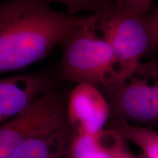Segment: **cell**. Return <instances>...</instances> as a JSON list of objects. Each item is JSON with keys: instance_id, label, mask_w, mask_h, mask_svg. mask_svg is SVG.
Wrapping results in <instances>:
<instances>
[{"instance_id": "277c9868", "label": "cell", "mask_w": 158, "mask_h": 158, "mask_svg": "<svg viewBox=\"0 0 158 158\" xmlns=\"http://www.w3.org/2000/svg\"><path fill=\"white\" fill-rule=\"evenodd\" d=\"M101 87L113 119L138 126L158 124V58L140 62L122 82Z\"/></svg>"}, {"instance_id": "6da1fadb", "label": "cell", "mask_w": 158, "mask_h": 158, "mask_svg": "<svg viewBox=\"0 0 158 158\" xmlns=\"http://www.w3.org/2000/svg\"><path fill=\"white\" fill-rule=\"evenodd\" d=\"M87 15L58 11L41 0L0 2V74L43 60Z\"/></svg>"}, {"instance_id": "7c38bea8", "label": "cell", "mask_w": 158, "mask_h": 158, "mask_svg": "<svg viewBox=\"0 0 158 158\" xmlns=\"http://www.w3.org/2000/svg\"><path fill=\"white\" fill-rule=\"evenodd\" d=\"M153 0H116L120 10L138 15H147L152 12Z\"/></svg>"}, {"instance_id": "8992f818", "label": "cell", "mask_w": 158, "mask_h": 158, "mask_svg": "<svg viewBox=\"0 0 158 158\" xmlns=\"http://www.w3.org/2000/svg\"><path fill=\"white\" fill-rule=\"evenodd\" d=\"M67 116L76 133L97 135L103 130L110 119L111 110L98 86L80 83L68 94Z\"/></svg>"}, {"instance_id": "52a82bcc", "label": "cell", "mask_w": 158, "mask_h": 158, "mask_svg": "<svg viewBox=\"0 0 158 158\" xmlns=\"http://www.w3.org/2000/svg\"><path fill=\"white\" fill-rule=\"evenodd\" d=\"M56 81L54 74L45 70L0 78V125L56 88Z\"/></svg>"}, {"instance_id": "ba28073f", "label": "cell", "mask_w": 158, "mask_h": 158, "mask_svg": "<svg viewBox=\"0 0 158 158\" xmlns=\"http://www.w3.org/2000/svg\"><path fill=\"white\" fill-rule=\"evenodd\" d=\"M76 134L68 123L51 133L29 139L11 158H73V143Z\"/></svg>"}, {"instance_id": "3957f363", "label": "cell", "mask_w": 158, "mask_h": 158, "mask_svg": "<svg viewBox=\"0 0 158 158\" xmlns=\"http://www.w3.org/2000/svg\"><path fill=\"white\" fill-rule=\"evenodd\" d=\"M151 13L147 15L126 13L118 9L115 4L94 13L99 32L115 56L117 64L115 84L124 81L144 56L157 48L150 20Z\"/></svg>"}, {"instance_id": "9a60e30c", "label": "cell", "mask_w": 158, "mask_h": 158, "mask_svg": "<svg viewBox=\"0 0 158 158\" xmlns=\"http://www.w3.org/2000/svg\"><path fill=\"white\" fill-rule=\"evenodd\" d=\"M118 155H119V154H118L117 155H116V158H118Z\"/></svg>"}, {"instance_id": "7a4b0ae2", "label": "cell", "mask_w": 158, "mask_h": 158, "mask_svg": "<svg viewBox=\"0 0 158 158\" xmlns=\"http://www.w3.org/2000/svg\"><path fill=\"white\" fill-rule=\"evenodd\" d=\"M58 79L78 84L106 86L115 84L117 64L111 47L97 27L95 14L73 29L59 44Z\"/></svg>"}, {"instance_id": "8fae6325", "label": "cell", "mask_w": 158, "mask_h": 158, "mask_svg": "<svg viewBox=\"0 0 158 158\" xmlns=\"http://www.w3.org/2000/svg\"><path fill=\"white\" fill-rule=\"evenodd\" d=\"M51 5L59 3L64 5L67 13L72 15H80L82 13L89 15L100 13L116 4V0H41Z\"/></svg>"}, {"instance_id": "30bf717a", "label": "cell", "mask_w": 158, "mask_h": 158, "mask_svg": "<svg viewBox=\"0 0 158 158\" xmlns=\"http://www.w3.org/2000/svg\"><path fill=\"white\" fill-rule=\"evenodd\" d=\"M100 133H76L73 143V158H116L117 152H108L100 145Z\"/></svg>"}, {"instance_id": "9c48e42d", "label": "cell", "mask_w": 158, "mask_h": 158, "mask_svg": "<svg viewBox=\"0 0 158 158\" xmlns=\"http://www.w3.org/2000/svg\"><path fill=\"white\" fill-rule=\"evenodd\" d=\"M112 128L143 149L147 158H158V132L121 120H112Z\"/></svg>"}, {"instance_id": "5b68a950", "label": "cell", "mask_w": 158, "mask_h": 158, "mask_svg": "<svg viewBox=\"0 0 158 158\" xmlns=\"http://www.w3.org/2000/svg\"><path fill=\"white\" fill-rule=\"evenodd\" d=\"M68 94L53 89L23 111L0 125V158H11L30 138L45 135L68 123Z\"/></svg>"}, {"instance_id": "5bb4252c", "label": "cell", "mask_w": 158, "mask_h": 158, "mask_svg": "<svg viewBox=\"0 0 158 158\" xmlns=\"http://www.w3.org/2000/svg\"><path fill=\"white\" fill-rule=\"evenodd\" d=\"M154 10L156 11V12H158V2H157V6H156V8Z\"/></svg>"}, {"instance_id": "4fadbf2b", "label": "cell", "mask_w": 158, "mask_h": 158, "mask_svg": "<svg viewBox=\"0 0 158 158\" xmlns=\"http://www.w3.org/2000/svg\"><path fill=\"white\" fill-rule=\"evenodd\" d=\"M150 20H151L152 28L154 37L156 44L158 48V12L153 10L150 14Z\"/></svg>"}]
</instances>
